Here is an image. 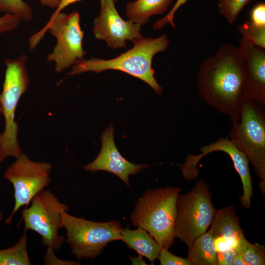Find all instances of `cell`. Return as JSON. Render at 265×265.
Segmentation results:
<instances>
[{"label": "cell", "instance_id": "cell-33", "mask_svg": "<svg viewBox=\"0 0 265 265\" xmlns=\"http://www.w3.org/2000/svg\"><path fill=\"white\" fill-rule=\"evenodd\" d=\"M232 265H246L242 253H238L235 256Z\"/></svg>", "mask_w": 265, "mask_h": 265}, {"label": "cell", "instance_id": "cell-22", "mask_svg": "<svg viewBox=\"0 0 265 265\" xmlns=\"http://www.w3.org/2000/svg\"><path fill=\"white\" fill-rule=\"evenodd\" d=\"M254 0H218L220 13L227 22L232 24L235 22L243 8Z\"/></svg>", "mask_w": 265, "mask_h": 265}, {"label": "cell", "instance_id": "cell-34", "mask_svg": "<svg viewBox=\"0 0 265 265\" xmlns=\"http://www.w3.org/2000/svg\"><path fill=\"white\" fill-rule=\"evenodd\" d=\"M1 114H2V109H1V100H0V117Z\"/></svg>", "mask_w": 265, "mask_h": 265}, {"label": "cell", "instance_id": "cell-8", "mask_svg": "<svg viewBox=\"0 0 265 265\" xmlns=\"http://www.w3.org/2000/svg\"><path fill=\"white\" fill-rule=\"evenodd\" d=\"M209 186L198 180L188 193L179 195L175 236L189 247L194 240L206 232L216 213L211 200Z\"/></svg>", "mask_w": 265, "mask_h": 265}, {"label": "cell", "instance_id": "cell-29", "mask_svg": "<svg viewBox=\"0 0 265 265\" xmlns=\"http://www.w3.org/2000/svg\"><path fill=\"white\" fill-rule=\"evenodd\" d=\"M54 250L51 248H47V253L44 257L45 265H58L57 260L65 263L66 265H80L79 262L74 261H64L57 259L54 254Z\"/></svg>", "mask_w": 265, "mask_h": 265}, {"label": "cell", "instance_id": "cell-32", "mask_svg": "<svg viewBox=\"0 0 265 265\" xmlns=\"http://www.w3.org/2000/svg\"><path fill=\"white\" fill-rule=\"evenodd\" d=\"M129 258L131 261L132 265H147L145 261L143 259L142 256L140 255H138L137 256L134 257L132 256H129Z\"/></svg>", "mask_w": 265, "mask_h": 265}, {"label": "cell", "instance_id": "cell-23", "mask_svg": "<svg viewBox=\"0 0 265 265\" xmlns=\"http://www.w3.org/2000/svg\"><path fill=\"white\" fill-rule=\"evenodd\" d=\"M242 254L246 265H265V247L263 245L249 242Z\"/></svg>", "mask_w": 265, "mask_h": 265}, {"label": "cell", "instance_id": "cell-3", "mask_svg": "<svg viewBox=\"0 0 265 265\" xmlns=\"http://www.w3.org/2000/svg\"><path fill=\"white\" fill-rule=\"evenodd\" d=\"M181 188L168 186L147 189L137 201L130 220L146 230L162 248L174 243L177 202Z\"/></svg>", "mask_w": 265, "mask_h": 265}, {"label": "cell", "instance_id": "cell-1", "mask_svg": "<svg viewBox=\"0 0 265 265\" xmlns=\"http://www.w3.org/2000/svg\"><path fill=\"white\" fill-rule=\"evenodd\" d=\"M244 66L238 47L222 45L201 64L196 78L199 94L211 107L238 121L243 92Z\"/></svg>", "mask_w": 265, "mask_h": 265}, {"label": "cell", "instance_id": "cell-30", "mask_svg": "<svg viewBox=\"0 0 265 265\" xmlns=\"http://www.w3.org/2000/svg\"><path fill=\"white\" fill-rule=\"evenodd\" d=\"M81 0H61V3L59 6L55 9L54 12L52 15L51 17H53L59 13L60 12H62V10L70 5V4L74 3L76 2L80 1ZM114 2H118L119 0H113Z\"/></svg>", "mask_w": 265, "mask_h": 265}, {"label": "cell", "instance_id": "cell-13", "mask_svg": "<svg viewBox=\"0 0 265 265\" xmlns=\"http://www.w3.org/2000/svg\"><path fill=\"white\" fill-rule=\"evenodd\" d=\"M114 129L110 125L101 137V149L96 158L85 165L83 169L92 173L105 171L111 173L130 186L129 176L135 175L148 167L149 164H136L124 158L118 150L114 140Z\"/></svg>", "mask_w": 265, "mask_h": 265}, {"label": "cell", "instance_id": "cell-21", "mask_svg": "<svg viewBox=\"0 0 265 265\" xmlns=\"http://www.w3.org/2000/svg\"><path fill=\"white\" fill-rule=\"evenodd\" d=\"M0 12L16 15L22 21H30L33 18L32 8L23 0H0Z\"/></svg>", "mask_w": 265, "mask_h": 265}, {"label": "cell", "instance_id": "cell-19", "mask_svg": "<svg viewBox=\"0 0 265 265\" xmlns=\"http://www.w3.org/2000/svg\"><path fill=\"white\" fill-rule=\"evenodd\" d=\"M27 237L23 234L12 246L0 250V265H30L27 249Z\"/></svg>", "mask_w": 265, "mask_h": 265}, {"label": "cell", "instance_id": "cell-25", "mask_svg": "<svg viewBox=\"0 0 265 265\" xmlns=\"http://www.w3.org/2000/svg\"><path fill=\"white\" fill-rule=\"evenodd\" d=\"M188 0H177L171 9L163 18L158 20L153 24V28L155 30H161L166 25L169 24L175 27L173 20L175 13Z\"/></svg>", "mask_w": 265, "mask_h": 265}, {"label": "cell", "instance_id": "cell-15", "mask_svg": "<svg viewBox=\"0 0 265 265\" xmlns=\"http://www.w3.org/2000/svg\"><path fill=\"white\" fill-rule=\"evenodd\" d=\"M208 230L213 238L222 237L227 239L231 248L237 253H242L249 242L244 236L239 219L232 205L217 210Z\"/></svg>", "mask_w": 265, "mask_h": 265}, {"label": "cell", "instance_id": "cell-17", "mask_svg": "<svg viewBox=\"0 0 265 265\" xmlns=\"http://www.w3.org/2000/svg\"><path fill=\"white\" fill-rule=\"evenodd\" d=\"M173 0H135L128 2L125 14L128 20L140 26L145 25L152 16L166 12Z\"/></svg>", "mask_w": 265, "mask_h": 265}, {"label": "cell", "instance_id": "cell-26", "mask_svg": "<svg viewBox=\"0 0 265 265\" xmlns=\"http://www.w3.org/2000/svg\"><path fill=\"white\" fill-rule=\"evenodd\" d=\"M21 21V19L16 15L5 13L0 17V34L13 31Z\"/></svg>", "mask_w": 265, "mask_h": 265}, {"label": "cell", "instance_id": "cell-24", "mask_svg": "<svg viewBox=\"0 0 265 265\" xmlns=\"http://www.w3.org/2000/svg\"><path fill=\"white\" fill-rule=\"evenodd\" d=\"M169 249L161 248L158 259L161 265H192L188 258H182L170 253Z\"/></svg>", "mask_w": 265, "mask_h": 265}, {"label": "cell", "instance_id": "cell-16", "mask_svg": "<svg viewBox=\"0 0 265 265\" xmlns=\"http://www.w3.org/2000/svg\"><path fill=\"white\" fill-rule=\"evenodd\" d=\"M122 241L128 248L133 249L138 255L148 259L151 264L158 259L162 247L144 229L137 227L131 230L127 227L121 231Z\"/></svg>", "mask_w": 265, "mask_h": 265}, {"label": "cell", "instance_id": "cell-27", "mask_svg": "<svg viewBox=\"0 0 265 265\" xmlns=\"http://www.w3.org/2000/svg\"><path fill=\"white\" fill-rule=\"evenodd\" d=\"M250 18L251 22L256 25L265 26V3L261 2L252 9Z\"/></svg>", "mask_w": 265, "mask_h": 265}, {"label": "cell", "instance_id": "cell-18", "mask_svg": "<svg viewBox=\"0 0 265 265\" xmlns=\"http://www.w3.org/2000/svg\"><path fill=\"white\" fill-rule=\"evenodd\" d=\"M187 258L192 265H216L214 238L209 230L197 238L188 247Z\"/></svg>", "mask_w": 265, "mask_h": 265}, {"label": "cell", "instance_id": "cell-5", "mask_svg": "<svg viewBox=\"0 0 265 265\" xmlns=\"http://www.w3.org/2000/svg\"><path fill=\"white\" fill-rule=\"evenodd\" d=\"M27 59V55L23 54L15 59L4 60L6 69L0 95L5 128L0 133V163L8 157L17 159L23 153L18 140V125L15 114L19 101L29 83L26 67Z\"/></svg>", "mask_w": 265, "mask_h": 265}, {"label": "cell", "instance_id": "cell-14", "mask_svg": "<svg viewBox=\"0 0 265 265\" xmlns=\"http://www.w3.org/2000/svg\"><path fill=\"white\" fill-rule=\"evenodd\" d=\"M238 44L244 66V98L265 106V49L242 37Z\"/></svg>", "mask_w": 265, "mask_h": 265}, {"label": "cell", "instance_id": "cell-28", "mask_svg": "<svg viewBox=\"0 0 265 265\" xmlns=\"http://www.w3.org/2000/svg\"><path fill=\"white\" fill-rule=\"evenodd\" d=\"M237 253L233 249L217 252L216 265H232Z\"/></svg>", "mask_w": 265, "mask_h": 265}, {"label": "cell", "instance_id": "cell-35", "mask_svg": "<svg viewBox=\"0 0 265 265\" xmlns=\"http://www.w3.org/2000/svg\"><path fill=\"white\" fill-rule=\"evenodd\" d=\"M2 218H3V214L2 212H0V222L1 221Z\"/></svg>", "mask_w": 265, "mask_h": 265}, {"label": "cell", "instance_id": "cell-31", "mask_svg": "<svg viewBox=\"0 0 265 265\" xmlns=\"http://www.w3.org/2000/svg\"><path fill=\"white\" fill-rule=\"evenodd\" d=\"M44 7L56 9L60 5L61 0H39Z\"/></svg>", "mask_w": 265, "mask_h": 265}, {"label": "cell", "instance_id": "cell-6", "mask_svg": "<svg viewBox=\"0 0 265 265\" xmlns=\"http://www.w3.org/2000/svg\"><path fill=\"white\" fill-rule=\"evenodd\" d=\"M265 106L244 98L237 122L232 123L229 138L247 158L265 194Z\"/></svg>", "mask_w": 265, "mask_h": 265}, {"label": "cell", "instance_id": "cell-20", "mask_svg": "<svg viewBox=\"0 0 265 265\" xmlns=\"http://www.w3.org/2000/svg\"><path fill=\"white\" fill-rule=\"evenodd\" d=\"M238 30L242 38L255 46L265 49V26L248 21L239 25Z\"/></svg>", "mask_w": 265, "mask_h": 265}, {"label": "cell", "instance_id": "cell-12", "mask_svg": "<svg viewBox=\"0 0 265 265\" xmlns=\"http://www.w3.org/2000/svg\"><path fill=\"white\" fill-rule=\"evenodd\" d=\"M100 12L93 21L95 38L105 41L113 49L126 48V41L133 43L143 36L141 26L131 20L125 21L118 12L113 0H100Z\"/></svg>", "mask_w": 265, "mask_h": 265}, {"label": "cell", "instance_id": "cell-2", "mask_svg": "<svg viewBox=\"0 0 265 265\" xmlns=\"http://www.w3.org/2000/svg\"><path fill=\"white\" fill-rule=\"evenodd\" d=\"M133 43L132 48L112 59L81 58L71 67L67 75L71 76L90 71L99 73L107 70H119L141 80L157 94H161L162 89L155 78L152 64L154 56L168 48L170 40L167 35L156 38L143 37Z\"/></svg>", "mask_w": 265, "mask_h": 265}, {"label": "cell", "instance_id": "cell-7", "mask_svg": "<svg viewBox=\"0 0 265 265\" xmlns=\"http://www.w3.org/2000/svg\"><path fill=\"white\" fill-rule=\"evenodd\" d=\"M61 224L66 231L65 242L78 260L99 256L107 244L121 240L122 227L119 221L98 222L73 216L63 211Z\"/></svg>", "mask_w": 265, "mask_h": 265}, {"label": "cell", "instance_id": "cell-10", "mask_svg": "<svg viewBox=\"0 0 265 265\" xmlns=\"http://www.w3.org/2000/svg\"><path fill=\"white\" fill-rule=\"evenodd\" d=\"M52 168L51 163L32 161L24 153L9 166L4 178L13 185L15 204L5 224L10 225L15 213L22 207L27 206L33 197L50 184Z\"/></svg>", "mask_w": 265, "mask_h": 265}, {"label": "cell", "instance_id": "cell-4", "mask_svg": "<svg viewBox=\"0 0 265 265\" xmlns=\"http://www.w3.org/2000/svg\"><path fill=\"white\" fill-rule=\"evenodd\" d=\"M80 20V13L77 10L69 14L60 12L51 17L44 26L29 38L30 51L34 50L49 31L55 37L56 44L53 51L47 55V62H53L58 73L72 67L86 53L82 47L84 32Z\"/></svg>", "mask_w": 265, "mask_h": 265}, {"label": "cell", "instance_id": "cell-9", "mask_svg": "<svg viewBox=\"0 0 265 265\" xmlns=\"http://www.w3.org/2000/svg\"><path fill=\"white\" fill-rule=\"evenodd\" d=\"M68 209L51 191L43 190L33 197L29 207L21 212L25 232H36L41 236L44 246L54 250L59 249L64 239V236L58 234L62 228L61 213Z\"/></svg>", "mask_w": 265, "mask_h": 265}, {"label": "cell", "instance_id": "cell-11", "mask_svg": "<svg viewBox=\"0 0 265 265\" xmlns=\"http://www.w3.org/2000/svg\"><path fill=\"white\" fill-rule=\"evenodd\" d=\"M215 151L225 153L231 159L242 184L243 194L239 197V201L245 208L249 209L251 204V198L253 196L249 161L229 137H222L214 142L202 146L200 149V153L198 155L188 154L180 167L182 175L187 181L197 178L199 171L197 166L199 161L207 155Z\"/></svg>", "mask_w": 265, "mask_h": 265}]
</instances>
